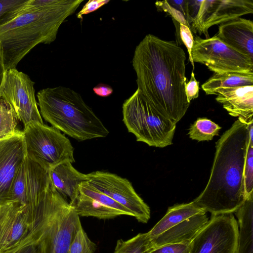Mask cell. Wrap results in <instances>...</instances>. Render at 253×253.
Segmentation results:
<instances>
[{"label": "cell", "instance_id": "cell-9", "mask_svg": "<svg viewBox=\"0 0 253 253\" xmlns=\"http://www.w3.org/2000/svg\"><path fill=\"white\" fill-rule=\"evenodd\" d=\"M35 83L16 68L5 72L0 87V97L13 110L24 126L33 123L43 124L35 98Z\"/></svg>", "mask_w": 253, "mask_h": 253}, {"label": "cell", "instance_id": "cell-20", "mask_svg": "<svg viewBox=\"0 0 253 253\" xmlns=\"http://www.w3.org/2000/svg\"><path fill=\"white\" fill-rule=\"evenodd\" d=\"M235 212L238 221L236 253H253V192Z\"/></svg>", "mask_w": 253, "mask_h": 253}, {"label": "cell", "instance_id": "cell-24", "mask_svg": "<svg viewBox=\"0 0 253 253\" xmlns=\"http://www.w3.org/2000/svg\"><path fill=\"white\" fill-rule=\"evenodd\" d=\"M36 211L34 226L28 235L3 253H42V220L38 208Z\"/></svg>", "mask_w": 253, "mask_h": 253}, {"label": "cell", "instance_id": "cell-11", "mask_svg": "<svg viewBox=\"0 0 253 253\" xmlns=\"http://www.w3.org/2000/svg\"><path fill=\"white\" fill-rule=\"evenodd\" d=\"M50 184L48 171L26 157L15 176L4 202L18 201L27 205L35 219L40 198Z\"/></svg>", "mask_w": 253, "mask_h": 253}, {"label": "cell", "instance_id": "cell-29", "mask_svg": "<svg viewBox=\"0 0 253 253\" xmlns=\"http://www.w3.org/2000/svg\"><path fill=\"white\" fill-rule=\"evenodd\" d=\"M30 0H0V27L23 13Z\"/></svg>", "mask_w": 253, "mask_h": 253}, {"label": "cell", "instance_id": "cell-25", "mask_svg": "<svg viewBox=\"0 0 253 253\" xmlns=\"http://www.w3.org/2000/svg\"><path fill=\"white\" fill-rule=\"evenodd\" d=\"M152 248L148 233H139L127 240H118L114 253H148Z\"/></svg>", "mask_w": 253, "mask_h": 253}, {"label": "cell", "instance_id": "cell-5", "mask_svg": "<svg viewBox=\"0 0 253 253\" xmlns=\"http://www.w3.org/2000/svg\"><path fill=\"white\" fill-rule=\"evenodd\" d=\"M40 207L42 219V253H68L70 245L82 227L74 207L50 185Z\"/></svg>", "mask_w": 253, "mask_h": 253}, {"label": "cell", "instance_id": "cell-19", "mask_svg": "<svg viewBox=\"0 0 253 253\" xmlns=\"http://www.w3.org/2000/svg\"><path fill=\"white\" fill-rule=\"evenodd\" d=\"M50 183L53 188L62 196L72 204L78 194L80 187L87 181V174L75 169L70 162L60 164L48 171Z\"/></svg>", "mask_w": 253, "mask_h": 253}, {"label": "cell", "instance_id": "cell-14", "mask_svg": "<svg viewBox=\"0 0 253 253\" xmlns=\"http://www.w3.org/2000/svg\"><path fill=\"white\" fill-rule=\"evenodd\" d=\"M29 208L18 201L0 204V253L12 248L34 226Z\"/></svg>", "mask_w": 253, "mask_h": 253}, {"label": "cell", "instance_id": "cell-3", "mask_svg": "<svg viewBox=\"0 0 253 253\" xmlns=\"http://www.w3.org/2000/svg\"><path fill=\"white\" fill-rule=\"evenodd\" d=\"M84 0H47L42 6L24 9L23 13L0 27L5 71L18 63L40 43L54 42L58 30Z\"/></svg>", "mask_w": 253, "mask_h": 253}, {"label": "cell", "instance_id": "cell-27", "mask_svg": "<svg viewBox=\"0 0 253 253\" xmlns=\"http://www.w3.org/2000/svg\"><path fill=\"white\" fill-rule=\"evenodd\" d=\"M18 119L9 104L0 99V140L14 135L17 129Z\"/></svg>", "mask_w": 253, "mask_h": 253}, {"label": "cell", "instance_id": "cell-34", "mask_svg": "<svg viewBox=\"0 0 253 253\" xmlns=\"http://www.w3.org/2000/svg\"><path fill=\"white\" fill-rule=\"evenodd\" d=\"M156 5L158 8L162 7L164 11L169 12L173 17L174 20H176L179 24L181 23L190 27L183 14L179 11L169 4L166 0L157 1Z\"/></svg>", "mask_w": 253, "mask_h": 253}, {"label": "cell", "instance_id": "cell-2", "mask_svg": "<svg viewBox=\"0 0 253 253\" xmlns=\"http://www.w3.org/2000/svg\"><path fill=\"white\" fill-rule=\"evenodd\" d=\"M249 141L248 126L238 118L216 142L207 184L193 201L211 215L233 213L245 198L244 170Z\"/></svg>", "mask_w": 253, "mask_h": 253}, {"label": "cell", "instance_id": "cell-21", "mask_svg": "<svg viewBox=\"0 0 253 253\" xmlns=\"http://www.w3.org/2000/svg\"><path fill=\"white\" fill-rule=\"evenodd\" d=\"M203 211L193 201L175 205L168 208L166 214L147 233L150 238H153Z\"/></svg>", "mask_w": 253, "mask_h": 253}, {"label": "cell", "instance_id": "cell-16", "mask_svg": "<svg viewBox=\"0 0 253 253\" xmlns=\"http://www.w3.org/2000/svg\"><path fill=\"white\" fill-rule=\"evenodd\" d=\"M216 36L226 45L253 60V22L239 17L219 26Z\"/></svg>", "mask_w": 253, "mask_h": 253}, {"label": "cell", "instance_id": "cell-22", "mask_svg": "<svg viewBox=\"0 0 253 253\" xmlns=\"http://www.w3.org/2000/svg\"><path fill=\"white\" fill-rule=\"evenodd\" d=\"M71 205L79 216H93L106 219L125 215L122 211L105 206L83 194L80 190L75 200Z\"/></svg>", "mask_w": 253, "mask_h": 253}, {"label": "cell", "instance_id": "cell-38", "mask_svg": "<svg viewBox=\"0 0 253 253\" xmlns=\"http://www.w3.org/2000/svg\"><path fill=\"white\" fill-rule=\"evenodd\" d=\"M249 142L253 144V121L247 124Z\"/></svg>", "mask_w": 253, "mask_h": 253}, {"label": "cell", "instance_id": "cell-23", "mask_svg": "<svg viewBox=\"0 0 253 253\" xmlns=\"http://www.w3.org/2000/svg\"><path fill=\"white\" fill-rule=\"evenodd\" d=\"M253 85V74L238 73L214 74L202 85L207 95H216L220 89Z\"/></svg>", "mask_w": 253, "mask_h": 253}, {"label": "cell", "instance_id": "cell-30", "mask_svg": "<svg viewBox=\"0 0 253 253\" xmlns=\"http://www.w3.org/2000/svg\"><path fill=\"white\" fill-rule=\"evenodd\" d=\"M246 197L253 192V144L248 143L244 170Z\"/></svg>", "mask_w": 253, "mask_h": 253}, {"label": "cell", "instance_id": "cell-17", "mask_svg": "<svg viewBox=\"0 0 253 253\" xmlns=\"http://www.w3.org/2000/svg\"><path fill=\"white\" fill-rule=\"evenodd\" d=\"M216 95V101L230 115L247 124L253 121V85L222 88Z\"/></svg>", "mask_w": 253, "mask_h": 253}, {"label": "cell", "instance_id": "cell-35", "mask_svg": "<svg viewBox=\"0 0 253 253\" xmlns=\"http://www.w3.org/2000/svg\"><path fill=\"white\" fill-rule=\"evenodd\" d=\"M110 1L107 0H90L83 7L82 9L77 14V17L83 19L84 15L93 12Z\"/></svg>", "mask_w": 253, "mask_h": 253}, {"label": "cell", "instance_id": "cell-6", "mask_svg": "<svg viewBox=\"0 0 253 253\" xmlns=\"http://www.w3.org/2000/svg\"><path fill=\"white\" fill-rule=\"evenodd\" d=\"M123 121L137 141L164 148L172 144L176 125L160 114L137 89L124 102Z\"/></svg>", "mask_w": 253, "mask_h": 253}, {"label": "cell", "instance_id": "cell-15", "mask_svg": "<svg viewBox=\"0 0 253 253\" xmlns=\"http://www.w3.org/2000/svg\"><path fill=\"white\" fill-rule=\"evenodd\" d=\"M26 157L23 131L0 140V204L4 203L20 166Z\"/></svg>", "mask_w": 253, "mask_h": 253}, {"label": "cell", "instance_id": "cell-4", "mask_svg": "<svg viewBox=\"0 0 253 253\" xmlns=\"http://www.w3.org/2000/svg\"><path fill=\"white\" fill-rule=\"evenodd\" d=\"M37 98L44 120L78 141L105 137L109 133L80 94L70 88H43L37 93Z\"/></svg>", "mask_w": 253, "mask_h": 253}, {"label": "cell", "instance_id": "cell-13", "mask_svg": "<svg viewBox=\"0 0 253 253\" xmlns=\"http://www.w3.org/2000/svg\"><path fill=\"white\" fill-rule=\"evenodd\" d=\"M253 13L252 0H202L190 27L193 32L208 39L211 27Z\"/></svg>", "mask_w": 253, "mask_h": 253}, {"label": "cell", "instance_id": "cell-32", "mask_svg": "<svg viewBox=\"0 0 253 253\" xmlns=\"http://www.w3.org/2000/svg\"><path fill=\"white\" fill-rule=\"evenodd\" d=\"M179 25V37L187 49L189 60L193 68H194V64L191 55V51L194 43L193 36L190 28L188 26L181 23H180Z\"/></svg>", "mask_w": 253, "mask_h": 253}, {"label": "cell", "instance_id": "cell-12", "mask_svg": "<svg viewBox=\"0 0 253 253\" xmlns=\"http://www.w3.org/2000/svg\"><path fill=\"white\" fill-rule=\"evenodd\" d=\"M87 175L90 185L129 211L139 222L146 223L148 221L150 208L127 179L102 171H93Z\"/></svg>", "mask_w": 253, "mask_h": 253}, {"label": "cell", "instance_id": "cell-10", "mask_svg": "<svg viewBox=\"0 0 253 253\" xmlns=\"http://www.w3.org/2000/svg\"><path fill=\"white\" fill-rule=\"evenodd\" d=\"M238 235L233 213L211 215L191 241L189 253H236Z\"/></svg>", "mask_w": 253, "mask_h": 253}, {"label": "cell", "instance_id": "cell-7", "mask_svg": "<svg viewBox=\"0 0 253 253\" xmlns=\"http://www.w3.org/2000/svg\"><path fill=\"white\" fill-rule=\"evenodd\" d=\"M23 135L26 157L48 171L60 164L75 162L71 142L56 128L33 122L24 126Z\"/></svg>", "mask_w": 253, "mask_h": 253}, {"label": "cell", "instance_id": "cell-26", "mask_svg": "<svg viewBox=\"0 0 253 253\" xmlns=\"http://www.w3.org/2000/svg\"><path fill=\"white\" fill-rule=\"evenodd\" d=\"M221 127L206 118H199L192 124L188 134L189 137L198 141H209L218 135Z\"/></svg>", "mask_w": 253, "mask_h": 253}, {"label": "cell", "instance_id": "cell-31", "mask_svg": "<svg viewBox=\"0 0 253 253\" xmlns=\"http://www.w3.org/2000/svg\"><path fill=\"white\" fill-rule=\"evenodd\" d=\"M190 242L171 244L151 249L148 253H189Z\"/></svg>", "mask_w": 253, "mask_h": 253}, {"label": "cell", "instance_id": "cell-1", "mask_svg": "<svg viewBox=\"0 0 253 253\" xmlns=\"http://www.w3.org/2000/svg\"><path fill=\"white\" fill-rule=\"evenodd\" d=\"M185 53L177 42L148 34L136 46L132 60L137 89L175 125L190 104L185 92Z\"/></svg>", "mask_w": 253, "mask_h": 253}, {"label": "cell", "instance_id": "cell-8", "mask_svg": "<svg viewBox=\"0 0 253 253\" xmlns=\"http://www.w3.org/2000/svg\"><path fill=\"white\" fill-rule=\"evenodd\" d=\"M191 55L193 62L206 65L214 74H253V60L231 48L216 35L205 39L196 36Z\"/></svg>", "mask_w": 253, "mask_h": 253}, {"label": "cell", "instance_id": "cell-33", "mask_svg": "<svg viewBox=\"0 0 253 253\" xmlns=\"http://www.w3.org/2000/svg\"><path fill=\"white\" fill-rule=\"evenodd\" d=\"M199 82L195 77V74L192 72L190 81L186 83L185 86V92L187 100L189 103L191 101L199 96Z\"/></svg>", "mask_w": 253, "mask_h": 253}, {"label": "cell", "instance_id": "cell-37", "mask_svg": "<svg viewBox=\"0 0 253 253\" xmlns=\"http://www.w3.org/2000/svg\"><path fill=\"white\" fill-rule=\"evenodd\" d=\"M5 69L4 66V62L2 56V48L1 45V43L0 42V87L2 84L3 79L4 77V75L5 73Z\"/></svg>", "mask_w": 253, "mask_h": 253}, {"label": "cell", "instance_id": "cell-18", "mask_svg": "<svg viewBox=\"0 0 253 253\" xmlns=\"http://www.w3.org/2000/svg\"><path fill=\"white\" fill-rule=\"evenodd\" d=\"M206 212L203 211L196 214L150 238L152 248L168 244L191 242L196 234L208 222L209 218Z\"/></svg>", "mask_w": 253, "mask_h": 253}, {"label": "cell", "instance_id": "cell-36", "mask_svg": "<svg viewBox=\"0 0 253 253\" xmlns=\"http://www.w3.org/2000/svg\"><path fill=\"white\" fill-rule=\"evenodd\" d=\"M93 90L96 95L101 97L109 96L113 92V88L110 86L102 84L95 86Z\"/></svg>", "mask_w": 253, "mask_h": 253}, {"label": "cell", "instance_id": "cell-28", "mask_svg": "<svg viewBox=\"0 0 253 253\" xmlns=\"http://www.w3.org/2000/svg\"><path fill=\"white\" fill-rule=\"evenodd\" d=\"M80 192L108 207L122 211L125 215L133 216L132 213L108 195L98 190L87 181L84 182L80 187Z\"/></svg>", "mask_w": 253, "mask_h": 253}]
</instances>
